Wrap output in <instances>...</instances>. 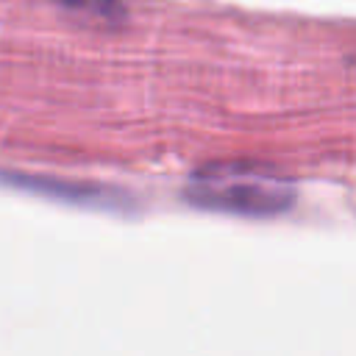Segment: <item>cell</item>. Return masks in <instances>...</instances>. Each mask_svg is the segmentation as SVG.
I'll list each match as a JSON object with an SVG mask.
<instances>
[{
    "mask_svg": "<svg viewBox=\"0 0 356 356\" xmlns=\"http://www.w3.org/2000/svg\"><path fill=\"white\" fill-rule=\"evenodd\" d=\"M184 195L192 206L242 217L284 214L295 203V189L286 178L250 164L200 167L189 175Z\"/></svg>",
    "mask_w": 356,
    "mask_h": 356,
    "instance_id": "obj_1",
    "label": "cell"
},
{
    "mask_svg": "<svg viewBox=\"0 0 356 356\" xmlns=\"http://www.w3.org/2000/svg\"><path fill=\"white\" fill-rule=\"evenodd\" d=\"M95 3H97V0H67V6L72 8V14H83L86 19H89V17H100L103 22H111V17H114L117 11H122V8H117L111 0L103 3L100 8H97Z\"/></svg>",
    "mask_w": 356,
    "mask_h": 356,
    "instance_id": "obj_2",
    "label": "cell"
}]
</instances>
